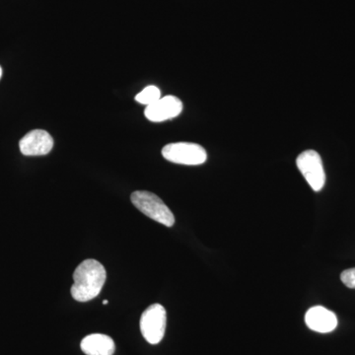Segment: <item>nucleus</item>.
<instances>
[{
  "label": "nucleus",
  "instance_id": "f257e3e1",
  "mask_svg": "<svg viewBox=\"0 0 355 355\" xmlns=\"http://www.w3.org/2000/svg\"><path fill=\"white\" fill-rule=\"evenodd\" d=\"M106 279V270L102 263L92 259L83 261L77 266L73 273L72 297L78 302H87L92 300L99 295Z\"/></svg>",
  "mask_w": 355,
  "mask_h": 355
},
{
  "label": "nucleus",
  "instance_id": "f03ea898",
  "mask_svg": "<svg viewBox=\"0 0 355 355\" xmlns=\"http://www.w3.org/2000/svg\"><path fill=\"white\" fill-rule=\"evenodd\" d=\"M130 200L137 209L149 218L167 227L174 225V214L158 196L150 191H137L130 196Z\"/></svg>",
  "mask_w": 355,
  "mask_h": 355
},
{
  "label": "nucleus",
  "instance_id": "7ed1b4c3",
  "mask_svg": "<svg viewBox=\"0 0 355 355\" xmlns=\"http://www.w3.org/2000/svg\"><path fill=\"white\" fill-rule=\"evenodd\" d=\"M167 323L165 308L160 304L149 306L140 318V331L146 342L157 345L163 340Z\"/></svg>",
  "mask_w": 355,
  "mask_h": 355
},
{
  "label": "nucleus",
  "instance_id": "20e7f679",
  "mask_svg": "<svg viewBox=\"0 0 355 355\" xmlns=\"http://www.w3.org/2000/svg\"><path fill=\"white\" fill-rule=\"evenodd\" d=\"M162 155L175 164L202 165L207 160V153L202 146L190 142H177L163 147Z\"/></svg>",
  "mask_w": 355,
  "mask_h": 355
},
{
  "label": "nucleus",
  "instance_id": "39448f33",
  "mask_svg": "<svg viewBox=\"0 0 355 355\" xmlns=\"http://www.w3.org/2000/svg\"><path fill=\"white\" fill-rule=\"evenodd\" d=\"M296 165L313 191H320L326 183L321 156L315 150H306L298 156Z\"/></svg>",
  "mask_w": 355,
  "mask_h": 355
},
{
  "label": "nucleus",
  "instance_id": "423d86ee",
  "mask_svg": "<svg viewBox=\"0 0 355 355\" xmlns=\"http://www.w3.org/2000/svg\"><path fill=\"white\" fill-rule=\"evenodd\" d=\"M183 111V103L175 96H166L157 102L146 106L144 114L147 120L153 123H161L176 118Z\"/></svg>",
  "mask_w": 355,
  "mask_h": 355
},
{
  "label": "nucleus",
  "instance_id": "0eeeda50",
  "mask_svg": "<svg viewBox=\"0 0 355 355\" xmlns=\"http://www.w3.org/2000/svg\"><path fill=\"white\" fill-rule=\"evenodd\" d=\"M21 153L25 156H43L51 153L53 139L46 130H35L20 140Z\"/></svg>",
  "mask_w": 355,
  "mask_h": 355
},
{
  "label": "nucleus",
  "instance_id": "6e6552de",
  "mask_svg": "<svg viewBox=\"0 0 355 355\" xmlns=\"http://www.w3.org/2000/svg\"><path fill=\"white\" fill-rule=\"evenodd\" d=\"M305 323L310 330L327 334L335 330L338 326V319L335 313L323 306H314L306 313Z\"/></svg>",
  "mask_w": 355,
  "mask_h": 355
},
{
  "label": "nucleus",
  "instance_id": "1a4fd4ad",
  "mask_svg": "<svg viewBox=\"0 0 355 355\" xmlns=\"http://www.w3.org/2000/svg\"><path fill=\"white\" fill-rule=\"evenodd\" d=\"M81 349L86 355H113L116 345L110 336L93 334L83 338Z\"/></svg>",
  "mask_w": 355,
  "mask_h": 355
},
{
  "label": "nucleus",
  "instance_id": "9d476101",
  "mask_svg": "<svg viewBox=\"0 0 355 355\" xmlns=\"http://www.w3.org/2000/svg\"><path fill=\"white\" fill-rule=\"evenodd\" d=\"M160 98V89L156 87V86L150 85L147 86V87L144 88L141 92L139 93V94L137 95V97H135V100H137V102L140 103V104L149 106V105L157 102Z\"/></svg>",
  "mask_w": 355,
  "mask_h": 355
},
{
  "label": "nucleus",
  "instance_id": "9b49d317",
  "mask_svg": "<svg viewBox=\"0 0 355 355\" xmlns=\"http://www.w3.org/2000/svg\"><path fill=\"white\" fill-rule=\"evenodd\" d=\"M343 284L349 288L355 289V268L345 270L340 275Z\"/></svg>",
  "mask_w": 355,
  "mask_h": 355
},
{
  "label": "nucleus",
  "instance_id": "f8f14e48",
  "mask_svg": "<svg viewBox=\"0 0 355 355\" xmlns=\"http://www.w3.org/2000/svg\"><path fill=\"white\" fill-rule=\"evenodd\" d=\"M108 303H109V302H108V300H104V301H103V304H104V305H107V304H108Z\"/></svg>",
  "mask_w": 355,
  "mask_h": 355
},
{
  "label": "nucleus",
  "instance_id": "ddd939ff",
  "mask_svg": "<svg viewBox=\"0 0 355 355\" xmlns=\"http://www.w3.org/2000/svg\"><path fill=\"white\" fill-rule=\"evenodd\" d=\"M2 76V69L1 67H0V78H1Z\"/></svg>",
  "mask_w": 355,
  "mask_h": 355
}]
</instances>
